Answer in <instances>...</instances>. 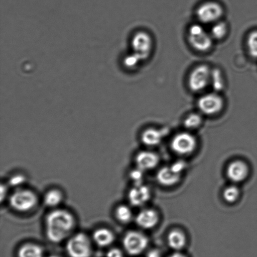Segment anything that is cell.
I'll use <instances>...</instances> for the list:
<instances>
[{
    "label": "cell",
    "instance_id": "2e32d148",
    "mask_svg": "<svg viewBox=\"0 0 257 257\" xmlns=\"http://www.w3.org/2000/svg\"><path fill=\"white\" fill-rule=\"evenodd\" d=\"M93 240L100 247H106L114 242L115 236L109 229L101 228L97 229L93 233Z\"/></svg>",
    "mask_w": 257,
    "mask_h": 257
},
{
    "label": "cell",
    "instance_id": "f1b7e54d",
    "mask_svg": "<svg viewBox=\"0 0 257 257\" xmlns=\"http://www.w3.org/2000/svg\"><path fill=\"white\" fill-rule=\"evenodd\" d=\"M171 168L176 173L179 174H181V172L183 170L184 168L186 167L185 163L183 162V161H178V162H176L175 163H173L172 165L171 166Z\"/></svg>",
    "mask_w": 257,
    "mask_h": 257
},
{
    "label": "cell",
    "instance_id": "8992f818",
    "mask_svg": "<svg viewBox=\"0 0 257 257\" xmlns=\"http://www.w3.org/2000/svg\"><path fill=\"white\" fill-rule=\"evenodd\" d=\"M211 70L208 65L201 64L194 68L188 77V87L193 92L199 93L210 85Z\"/></svg>",
    "mask_w": 257,
    "mask_h": 257
},
{
    "label": "cell",
    "instance_id": "4fadbf2b",
    "mask_svg": "<svg viewBox=\"0 0 257 257\" xmlns=\"http://www.w3.org/2000/svg\"><path fill=\"white\" fill-rule=\"evenodd\" d=\"M137 167L145 171L153 169L159 163V157L156 153L143 151L138 153L136 157Z\"/></svg>",
    "mask_w": 257,
    "mask_h": 257
},
{
    "label": "cell",
    "instance_id": "5bb4252c",
    "mask_svg": "<svg viewBox=\"0 0 257 257\" xmlns=\"http://www.w3.org/2000/svg\"><path fill=\"white\" fill-rule=\"evenodd\" d=\"M181 179V174L176 173L171 167H164L158 171L157 180L161 185L172 186L177 184Z\"/></svg>",
    "mask_w": 257,
    "mask_h": 257
},
{
    "label": "cell",
    "instance_id": "cb8c5ba5",
    "mask_svg": "<svg viewBox=\"0 0 257 257\" xmlns=\"http://www.w3.org/2000/svg\"><path fill=\"white\" fill-rule=\"evenodd\" d=\"M203 118L199 113H193L188 115L184 120V125L188 129H196L202 124Z\"/></svg>",
    "mask_w": 257,
    "mask_h": 257
},
{
    "label": "cell",
    "instance_id": "44dd1931",
    "mask_svg": "<svg viewBox=\"0 0 257 257\" xmlns=\"http://www.w3.org/2000/svg\"><path fill=\"white\" fill-rule=\"evenodd\" d=\"M228 25L225 22L219 21L213 24L210 30V34L213 40H222L228 34Z\"/></svg>",
    "mask_w": 257,
    "mask_h": 257
},
{
    "label": "cell",
    "instance_id": "4316f807",
    "mask_svg": "<svg viewBox=\"0 0 257 257\" xmlns=\"http://www.w3.org/2000/svg\"><path fill=\"white\" fill-rule=\"evenodd\" d=\"M27 179L24 175H16L12 176L10 178L9 184L12 187H21L23 185L26 183Z\"/></svg>",
    "mask_w": 257,
    "mask_h": 257
},
{
    "label": "cell",
    "instance_id": "6da1fadb",
    "mask_svg": "<svg viewBox=\"0 0 257 257\" xmlns=\"http://www.w3.org/2000/svg\"><path fill=\"white\" fill-rule=\"evenodd\" d=\"M74 216L69 211L57 209L48 214L45 220V233L52 243L62 242L74 231Z\"/></svg>",
    "mask_w": 257,
    "mask_h": 257
},
{
    "label": "cell",
    "instance_id": "9a60e30c",
    "mask_svg": "<svg viewBox=\"0 0 257 257\" xmlns=\"http://www.w3.org/2000/svg\"><path fill=\"white\" fill-rule=\"evenodd\" d=\"M159 217L157 213L152 210L141 211L136 216V223L141 228L151 229L157 225Z\"/></svg>",
    "mask_w": 257,
    "mask_h": 257
},
{
    "label": "cell",
    "instance_id": "ac0fdd59",
    "mask_svg": "<svg viewBox=\"0 0 257 257\" xmlns=\"http://www.w3.org/2000/svg\"><path fill=\"white\" fill-rule=\"evenodd\" d=\"M168 243L170 247L175 250H180L185 247L186 238L185 234L180 230H173L169 233Z\"/></svg>",
    "mask_w": 257,
    "mask_h": 257
},
{
    "label": "cell",
    "instance_id": "7c38bea8",
    "mask_svg": "<svg viewBox=\"0 0 257 257\" xmlns=\"http://www.w3.org/2000/svg\"><path fill=\"white\" fill-rule=\"evenodd\" d=\"M128 201L130 203L136 207L145 205L151 198L150 188L143 184L135 185L131 189L128 195Z\"/></svg>",
    "mask_w": 257,
    "mask_h": 257
},
{
    "label": "cell",
    "instance_id": "836d02e7",
    "mask_svg": "<svg viewBox=\"0 0 257 257\" xmlns=\"http://www.w3.org/2000/svg\"><path fill=\"white\" fill-rule=\"evenodd\" d=\"M48 257H60L59 256H57V255H50Z\"/></svg>",
    "mask_w": 257,
    "mask_h": 257
},
{
    "label": "cell",
    "instance_id": "1f68e13d",
    "mask_svg": "<svg viewBox=\"0 0 257 257\" xmlns=\"http://www.w3.org/2000/svg\"><path fill=\"white\" fill-rule=\"evenodd\" d=\"M8 192L7 188L6 186L2 185L1 186V200L3 201L5 197H6Z\"/></svg>",
    "mask_w": 257,
    "mask_h": 257
},
{
    "label": "cell",
    "instance_id": "e0dca14e",
    "mask_svg": "<svg viewBox=\"0 0 257 257\" xmlns=\"http://www.w3.org/2000/svg\"><path fill=\"white\" fill-rule=\"evenodd\" d=\"M163 137L162 131L156 128H149L143 133L141 140L144 144L153 147L158 145L162 140Z\"/></svg>",
    "mask_w": 257,
    "mask_h": 257
},
{
    "label": "cell",
    "instance_id": "9c48e42d",
    "mask_svg": "<svg viewBox=\"0 0 257 257\" xmlns=\"http://www.w3.org/2000/svg\"><path fill=\"white\" fill-rule=\"evenodd\" d=\"M196 147V140L190 133H178L173 138L171 148L174 152L180 155H188L192 153Z\"/></svg>",
    "mask_w": 257,
    "mask_h": 257
},
{
    "label": "cell",
    "instance_id": "3957f363",
    "mask_svg": "<svg viewBox=\"0 0 257 257\" xmlns=\"http://www.w3.org/2000/svg\"><path fill=\"white\" fill-rule=\"evenodd\" d=\"M38 203L37 196L32 191L18 189L10 198V205L14 210L25 213L31 211Z\"/></svg>",
    "mask_w": 257,
    "mask_h": 257
},
{
    "label": "cell",
    "instance_id": "277c9868",
    "mask_svg": "<svg viewBox=\"0 0 257 257\" xmlns=\"http://www.w3.org/2000/svg\"><path fill=\"white\" fill-rule=\"evenodd\" d=\"M223 14V7L215 1L204 2L196 10V17L203 24H215L220 21Z\"/></svg>",
    "mask_w": 257,
    "mask_h": 257
},
{
    "label": "cell",
    "instance_id": "d4e9b609",
    "mask_svg": "<svg viewBox=\"0 0 257 257\" xmlns=\"http://www.w3.org/2000/svg\"><path fill=\"white\" fill-rule=\"evenodd\" d=\"M246 46L250 56L257 59V30H253L248 34Z\"/></svg>",
    "mask_w": 257,
    "mask_h": 257
},
{
    "label": "cell",
    "instance_id": "5b68a950",
    "mask_svg": "<svg viewBox=\"0 0 257 257\" xmlns=\"http://www.w3.org/2000/svg\"><path fill=\"white\" fill-rule=\"evenodd\" d=\"M66 250L70 257H90L92 254L91 241L85 234L77 233L68 240Z\"/></svg>",
    "mask_w": 257,
    "mask_h": 257
},
{
    "label": "cell",
    "instance_id": "7a4b0ae2",
    "mask_svg": "<svg viewBox=\"0 0 257 257\" xmlns=\"http://www.w3.org/2000/svg\"><path fill=\"white\" fill-rule=\"evenodd\" d=\"M188 39L191 46L198 52H207L213 46V39L210 33L200 24L191 25L188 30Z\"/></svg>",
    "mask_w": 257,
    "mask_h": 257
},
{
    "label": "cell",
    "instance_id": "f546056e",
    "mask_svg": "<svg viewBox=\"0 0 257 257\" xmlns=\"http://www.w3.org/2000/svg\"><path fill=\"white\" fill-rule=\"evenodd\" d=\"M107 257H124V255L120 249L113 248L107 251Z\"/></svg>",
    "mask_w": 257,
    "mask_h": 257
},
{
    "label": "cell",
    "instance_id": "d6986e66",
    "mask_svg": "<svg viewBox=\"0 0 257 257\" xmlns=\"http://www.w3.org/2000/svg\"><path fill=\"white\" fill-rule=\"evenodd\" d=\"M18 257H43L44 250L41 246L35 243H26L19 248Z\"/></svg>",
    "mask_w": 257,
    "mask_h": 257
},
{
    "label": "cell",
    "instance_id": "484cf974",
    "mask_svg": "<svg viewBox=\"0 0 257 257\" xmlns=\"http://www.w3.org/2000/svg\"><path fill=\"white\" fill-rule=\"evenodd\" d=\"M223 198L228 203H233L238 200L240 191L235 186H229L224 191Z\"/></svg>",
    "mask_w": 257,
    "mask_h": 257
},
{
    "label": "cell",
    "instance_id": "83f0119b",
    "mask_svg": "<svg viewBox=\"0 0 257 257\" xmlns=\"http://www.w3.org/2000/svg\"><path fill=\"white\" fill-rule=\"evenodd\" d=\"M143 172V170L139 168L137 169L131 171L130 177L133 182L135 183V185H141L142 184Z\"/></svg>",
    "mask_w": 257,
    "mask_h": 257
},
{
    "label": "cell",
    "instance_id": "ba28073f",
    "mask_svg": "<svg viewBox=\"0 0 257 257\" xmlns=\"http://www.w3.org/2000/svg\"><path fill=\"white\" fill-rule=\"evenodd\" d=\"M197 104L199 110L203 114L213 116L222 111L225 103L221 96L216 93H210L199 98Z\"/></svg>",
    "mask_w": 257,
    "mask_h": 257
},
{
    "label": "cell",
    "instance_id": "ffe728a7",
    "mask_svg": "<svg viewBox=\"0 0 257 257\" xmlns=\"http://www.w3.org/2000/svg\"><path fill=\"white\" fill-rule=\"evenodd\" d=\"M64 195L59 190H51L45 194L44 203L45 205L50 208L57 207L62 203Z\"/></svg>",
    "mask_w": 257,
    "mask_h": 257
},
{
    "label": "cell",
    "instance_id": "4dcf8cb0",
    "mask_svg": "<svg viewBox=\"0 0 257 257\" xmlns=\"http://www.w3.org/2000/svg\"><path fill=\"white\" fill-rule=\"evenodd\" d=\"M146 257H161V254L158 250H152L149 251Z\"/></svg>",
    "mask_w": 257,
    "mask_h": 257
},
{
    "label": "cell",
    "instance_id": "603a6c76",
    "mask_svg": "<svg viewBox=\"0 0 257 257\" xmlns=\"http://www.w3.org/2000/svg\"><path fill=\"white\" fill-rule=\"evenodd\" d=\"M115 217L122 223H130L133 218V213L131 209L125 205H120L115 210Z\"/></svg>",
    "mask_w": 257,
    "mask_h": 257
},
{
    "label": "cell",
    "instance_id": "8fae6325",
    "mask_svg": "<svg viewBox=\"0 0 257 257\" xmlns=\"http://www.w3.org/2000/svg\"><path fill=\"white\" fill-rule=\"evenodd\" d=\"M247 165L243 161L236 160L231 162L226 168V175L234 183H241L245 181L248 175Z\"/></svg>",
    "mask_w": 257,
    "mask_h": 257
},
{
    "label": "cell",
    "instance_id": "d6a6232c",
    "mask_svg": "<svg viewBox=\"0 0 257 257\" xmlns=\"http://www.w3.org/2000/svg\"><path fill=\"white\" fill-rule=\"evenodd\" d=\"M168 257H186L185 255H184L183 254L176 252L175 253H173L172 255L169 256Z\"/></svg>",
    "mask_w": 257,
    "mask_h": 257
},
{
    "label": "cell",
    "instance_id": "7402d4cb",
    "mask_svg": "<svg viewBox=\"0 0 257 257\" xmlns=\"http://www.w3.org/2000/svg\"><path fill=\"white\" fill-rule=\"evenodd\" d=\"M210 85L216 92H220L225 87V80L223 75L219 69L211 70Z\"/></svg>",
    "mask_w": 257,
    "mask_h": 257
},
{
    "label": "cell",
    "instance_id": "52a82bcc",
    "mask_svg": "<svg viewBox=\"0 0 257 257\" xmlns=\"http://www.w3.org/2000/svg\"><path fill=\"white\" fill-rule=\"evenodd\" d=\"M148 245V238L139 231H128L123 238V246L130 255H140L146 250Z\"/></svg>",
    "mask_w": 257,
    "mask_h": 257
},
{
    "label": "cell",
    "instance_id": "30bf717a",
    "mask_svg": "<svg viewBox=\"0 0 257 257\" xmlns=\"http://www.w3.org/2000/svg\"><path fill=\"white\" fill-rule=\"evenodd\" d=\"M133 47L135 54L141 60L146 59L150 57L153 50V41L150 34L145 32L137 33L133 37Z\"/></svg>",
    "mask_w": 257,
    "mask_h": 257
}]
</instances>
